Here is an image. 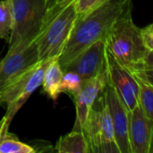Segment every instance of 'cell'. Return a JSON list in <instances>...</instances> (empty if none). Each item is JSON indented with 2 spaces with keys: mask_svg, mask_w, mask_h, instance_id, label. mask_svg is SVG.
Listing matches in <instances>:
<instances>
[{
  "mask_svg": "<svg viewBox=\"0 0 153 153\" xmlns=\"http://www.w3.org/2000/svg\"><path fill=\"white\" fill-rule=\"evenodd\" d=\"M132 7H127L116 20L105 41L108 51L134 76L153 82V51L146 48L141 28L132 18Z\"/></svg>",
  "mask_w": 153,
  "mask_h": 153,
  "instance_id": "obj_1",
  "label": "cell"
},
{
  "mask_svg": "<svg viewBox=\"0 0 153 153\" xmlns=\"http://www.w3.org/2000/svg\"><path fill=\"white\" fill-rule=\"evenodd\" d=\"M132 5V0H103L85 13L77 15L71 33L57 60L61 67L69 63L85 48L108 32L122 13Z\"/></svg>",
  "mask_w": 153,
  "mask_h": 153,
  "instance_id": "obj_2",
  "label": "cell"
},
{
  "mask_svg": "<svg viewBox=\"0 0 153 153\" xmlns=\"http://www.w3.org/2000/svg\"><path fill=\"white\" fill-rule=\"evenodd\" d=\"M13 24L8 52L20 51L39 36L46 14L45 0H11Z\"/></svg>",
  "mask_w": 153,
  "mask_h": 153,
  "instance_id": "obj_3",
  "label": "cell"
},
{
  "mask_svg": "<svg viewBox=\"0 0 153 153\" xmlns=\"http://www.w3.org/2000/svg\"><path fill=\"white\" fill-rule=\"evenodd\" d=\"M74 2V0L42 26L35 39L39 61L52 60L61 55L78 15Z\"/></svg>",
  "mask_w": 153,
  "mask_h": 153,
  "instance_id": "obj_4",
  "label": "cell"
},
{
  "mask_svg": "<svg viewBox=\"0 0 153 153\" xmlns=\"http://www.w3.org/2000/svg\"><path fill=\"white\" fill-rule=\"evenodd\" d=\"M50 61H39L16 82L0 93V106L6 105V112L4 117L8 121L12 122L15 114L41 85L45 70Z\"/></svg>",
  "mask_w": 153,
  "mask_h": 153,
  "instance_id": "obj_5",
  "label": "cell"
},
{
  "mask_svg": "<svg viewBox=\"0 0 153 153\" xmlns=\"http://www.w3.org/2000/svg\"><path fill=\"white\" fill-rule=\"evenodd\" d=\"M61 68L63 72L71 71L77 74L82 81L103 74L107 71V45L105 39L93 42Z\"/></svg>",
  "mask_w": 153,
  "mask_h": 153,
  "instance_id": "obj_6",
  "label": "cell"
},
{
  "mask_svg": "<svg viewBox=\"0 0 153 153\" xmlns=\"http://www.w3.org/2000/svg\"><path fill=\"white\" fill-rule=\"evenodd\" d=\"M39 62L35 40L20 51L7 52L0 61V93Z\"/></svg>",
  "mask_w": 153,
  "mask_h": 153,
  "instance_id": "obj_7",
  "label": "cell"
},
{
  "mask_svg": "<svg viewBox=\"0 0 153 153\" xmlns=\"http://www.w3.org/2000/svg\"><path fill=\"white\" fill-rule=\"evenodd\" d=\"M104 100L114 127L116 143L119 153H131L128 138V109L108 79L102 91Z\"/></svg>",
  "mask_w": 153,
  "mask_h": 153,
  "instance_id": "obj_8",
  "label": "cell"
},
{
  "mask_svg": "<svg viewBox=\"0 0 153 153\" xmlns=\"http://www.w3.org/2000/svg\"><path fill=\"white\" fill-rule=\"evenodd\" d=\"M107 73L109 83L130 111L137 104V84L132 74L119 64L107 49Z\"/></svg>",
  "mask_w": 153,
  "mask_h": 153,
  "instance_id": "obj_9",
  "label": "cell"
},
{
  "mask_svg": "<svg viewBox=\"0 0 153 153\" xmlns=\"http://www.w3.org/2000/svg\"><path fill=\"white\" fill-rule=\"evenodd\" d=\"M153 136V120L137 105L128 111V138L131 153H151Z\"/></svg>",
  "mask_w": 153,
  "mask_h": 153,
  "instance_id": "obj_10",
  "label": "cell"
},
{
  "mask_svg": "<svg viewBox=\"0 0 153 153\" xmlns=\"http://www.w3.org/2000/svg\"><path fill=\"white\" fill-rule=\"evenodd\" d=\"M107 82V71L94 78L82 81L78 94L74 98L76 109V120L73 129L74 131H82L91 108L102 92Z\"/></svg>",
  "mask_w": 153,
  "mask_h": 153,
  "instance_id": "obj_11",
  "label": "cell"
},
{
  "mask_svg": "<svg viewBox=\"0 0 153 153\" xmlns=\"http://www.w3.org/2000/svg\"><path fill=\"white\" fill-rule=\"evenodd\" d=\"M10 124L4 117L0 120V153H35L32 146L20 142L8 132Z\"/></svg>",
  "mask_w": 153,
  "mask_h": 153,
  "instance_id": "obj_12",
  "label": "cell"
},
{
  "mask_svg": "<svg viewBox=\"0 0 153 153\" xmlns=\"http://www.w3.org/2000/svg\"><path fill=\"white\" fill-rule=\"evenodd\" d=\"M64 72L58 63L57 58H54L48 65L43 79H42V87L43 91L54 101L58 98L60 92V83L63 77Z\"/></svg>",
  "mask_w": 153,
  "mask_h": 153,
  "instance_id": "obj_13",
  "label": "cell"
},
{
  "mask_svg": "<svg viewBox=\"0 0 153 153\" xmlns=\"http://www.w3.org/2000/svg\"><path fill=\"white\" fill-rule=\"evenodd\" d=\"M55 151L59 153H90L82 131H72L57 141Z\"/></svg>",
  "mask_w": 153,
  "mask_h": 153,
  "instance_id": "obj_14",
  "label": "cell"
},
{
  "mask_svg": "<svg viewBox=\"0 0 153 153\" xmlns=\"http://www.w3.org/2000/svg\"><path fill=\"white\" fill-rule=\"evenodd\" d=\"M134 78L138 88L137 104L145 116L153 120V83L136 76Z\"/></svg>",
  "mask_w": 153,
  "mask_h": 153,
  "instance_id": "obj_15",
  "label": "cell"
},
{
  "mask_svg": "<svg viewBox=\"0 0 153 153\" xmlns=\"http://www.w3.org/2000/svg\"><path fill=\"white\" fill-rule=\"evenodd\" d=\"M13 24L11 0H0V39L9 40Z\"/></svg>",
  "mask_w": 153,
  "mask_h": 153,
  "instance_id": "obj_16",
  "label": "cell"
},
{
  "mask_svg": "<svg viewBox=\"0 0 153 153\" xmlns=\"http://www.w3.org/2000/svg\"><path fill=\"white\" fill-rule=\"evenodd\" d=\"M82 82V80L77 74L71 71L64 72L60 83V92L68 93L74 98L81 89Z\"/></svg>",
  "mask_w": 153,
  "mask_h": 153,
  "instance_id": "obj_17",
  "label": "cell"
},
{
  "mask_svg": "<svg viewBox=\"0 0 153 153\" xmlns=\"http://www.w3.org/2000/svg\"><path fill=\"white\" fill-rule=\"evenodd\" d=\"M73 1L74 0H53L52 4L50 5V7L46 11V14H45V17H44V21H43L42 26L48 21H49L51 18H53L55 15H56L60 11H62L66 5H68L70 3H72Z\"/></svg>",
  "mask_w": 153,
  "mask_h": 153,
  "instance_id": "obj_18",
  "label": "cell"
},
{
  "mask_svg": "<svg viewBox=\"0 0 153 153\" xmlns=\"http://www.w3.org/2000/svg\"><path fill=\"white\" fill-rule=\"evenodd\" d=\"M103 0H74V9L76 13L82 14L91 10L99 4H100Z\"/></svg>",
  "mask_w": 153,
  "mask_h": 153,
  "instance_id": "obj_19",
  "label": "cell"
},
{
  "mask_svg": "<svg viewBox=\"0 0 153 153\" xmlns=\"http://www.w3.org/2000/svg\"><path fill=\"white\" fill-rule=\"evenodd\" d=\"M142 39L147 49L153 51V24L151 23L144 28H141Z\"/></svg>",
  "mask_w": 153,
  "mask_h": 153,
  "instance_id": "obj_20",
  "label": "cell"
},
{
  "mask_svg": "<svg viewBox=\"0 0 153 153\" xmlns=\"http://www.w3.org/2000/svg\"><path fill=\"white\" fill-rule=\"evenodd\" d=\"M53 0H45V4H46V11L50 7V5L52 4Z\"/></svg>",
  "mask_w": 153,
  "mask_h": 153,
  "instance_id": "obj_21",
  "label": "cell"
}]
</instances>
